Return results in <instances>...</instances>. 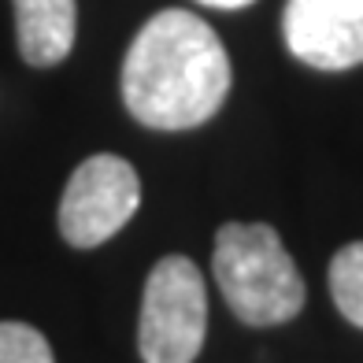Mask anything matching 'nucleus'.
<instances>
[{"instance_id": "obj_8", "label": "nucleus", "mask_w": 363, "mask_h": 363, "mask_svg": "<svg viewBox=\"0 0 363 363\" xmlns=\"http://www.w3.org/2000/svg\"><path fill=\"white\" fill-rule=\"evenodd\" d=\"M0 363H56L41 330L26 323H0Z\"/></svg>"}, {"instance_id": "obj_3", "label": "nucleus", "mask_w": 363, "mask_h": 363, "mask_svg": "<svg viewBox=\"0 0 363 363\" xmlns=\"http://www.w3.org/2000/svg\"><path fill=\"white\" fill-rule=\"evenodd\" d=\"M208 334V289L186 256H163L145 282L138 349L145 363H193Z\"/></svg>"}, {"instance_id": "obj_1", "label": "nucleus", "mask_w": 363, "mask_h": 363, "mask_svg": "<svg viewBox=\"0 0 363 363\" xmlns=\"http://www.w3.org/2000/svg\"><path fill=\"white\" fill-rule=\"evenodd\" d=\"M230 93V56L201 15L167 8L148 19L123 60V101L152 130H193Z\"/></svg>"}, {"instance_id": "obj_9", "label": "nucleus", "mask_w": 363, "mask_h": 363, "mask_svg": "<svg viewBox=\"0 0 363 363\" xmlns=\"http://www.w3.org/2000/svg\"><path fill=\"white\" fill-rule=\"evenodd\" d=\"M201 4H208V8H245V4H252V0H201Z\"/></svg>"}, {"instance_id": "obj_5", "label": "nucleus", "mask_w": 363, "mask_h": 363, "mask_svg": "<svg viewBox=\"0 0 363 363\" xmlns=\"http://www.w3.org/2000/svg\"><path fill=\"white\" fill-rule=\"evenodd\" d=\"M282 34L308 67L349 71L363 63V0H286Z\"/></svg>"}, {"instance_id": "obj_4", "label": "nucleus", "mask_w": 363, "mask_h": 363, "mask_svg": "<svg viewBox=\"0 0 363 363\" xmlns=\"http://www.w3.org/2000/svg\"><path fill=\"white\" fill-rule=\"evenodd\" d=\"M141 178L123 156L96 152L71 174L60 201V234L74 249H96L134 219Z\"/></svg>"}, {"instance_id": "obj_6", "label": "nucleus", "mask_w": 363, "mask_h": 363, "mask_svg": "<svg viewBox=\"0 0 363 363\" xmlns=\"http://www.w3.org/2000/svg\"><path fill=\"white\" fill-rule=\"evenodd\" d=\"M15 26H19V52L34 67H56L67 60L78 34L74 0H15Z\"/></svg>"}, {"instance_id": "obj_2", "label": "nucleus", "mask_w": 363, "mask_h": 363, "mask_svg": "<svg viewBox=\"0 0 363 363\" xmlns=\"http://www.w3.org/2000/svg\"><path fill=\"white\" fill-rule=\"evenodd\" d=\"M211 267L226 304L249 326L289 323L304 308V278L282 238L263 223H226L216 234Z\"/></svg>"}, {"instance_id": "obj_7", "label": "nucleus", "mask_w": 363, "mask_h": 363, "mask_svg": "<svg viewBox=\"0 0 363 363\" xmlns=\"http://www.w3.org/2000/svg\"><path fill=\"white\" fill-rule=\"evenodd\" d=\"M330 296L352 326H363V241L345 245L330 259Z\"/></svg>"}]
</instances>
